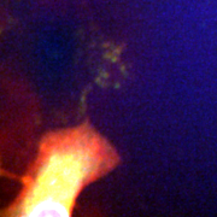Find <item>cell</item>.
<instances>
[{"instance_id": "obj_1", "label": "cell", "mask_w": 217, "mask_h": 217, "mask_svg": "<svg viewBox=\"0 0 217 217\" xmlns=\"http://www.w3.org/2000/svg\"><path fill=\"white\" fill-rule=\"evenodd\" d=\"M118 162L113 147L87 124L48 133L6 215L70 216L82 190Z\"/></svg>"}]
</instances>
